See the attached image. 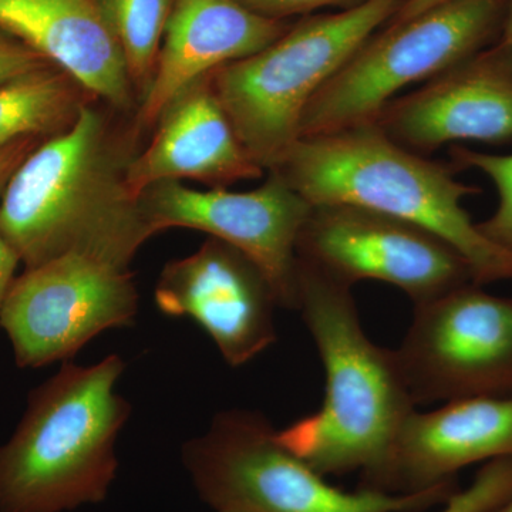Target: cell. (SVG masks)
Listing matches in <instances>:
<instances>
[{"mask_svg":"<svg viewBox=\"0 0 512 512\" xmlns=\"http://www.w3.org/2000/svg\"><path fill=\"white\" fill-rule=\"evenodd\" d=\"M0 28L73 77L94 99L121 113L137 110L104 0H0Z\"/></svg>","mask_w":512,"mask_h":512,"instance_id":"cell-17","label":"cell"},{"mask_svg":"<svg viewBox=\"0 0 512 512\" xmlns=\"http://www.w3.org/2000/svg\"><path fill=\"white\" fill-rule=\"evenodd\" d=\"M493 512H512V497L510 500L505 501L503 505L494 510Z\"/></svg>","mask_w":512,"mask_h":512,"instance_id":"cell-28","label":"cell"},{"mask_svg":"<svg viewBox=\"0 0 512 512\" xmlns=\"http://www.w3.org/2000/svg\"><path fill=\"white\" fill-rule=\"evenodd\" d=\"M296 256L350 288L365 279L396 286L414 306L474 282L466 259L437 235L357 205L312 207Z\"/></svg>","mask_w":512,"mask_h":512,"instance_id":"cell-10","label":"cell"},{"mask_svg":"<svg viewBox=\"0 0 512 512\" xmlns=\"http://www.w3.org/2000/svg\"><path fill=\"white\" fill-rule=\"evenodd\" d=\"M42 138L25 137L0 148V200L20 164L43 143Z\"/></svg>","mask_w":512,"mask_h":512,"instance_id":"cell-24","label":"cell"},{"mask_svg":"<svg viewBox=\"0 0 512 512\" xmlns=\"http://www.w3.org/2000/svg\"><path fill=\"white\" fill-rule=\"evenodd\" d=\"M245 8L265 18L282 20L288 16L302 15L328 6L353 8L365 0H238Z\"/></svg>","mask_w":512,"mask_h":512,"instance_id":"cell-23","label":"cell"},{"mask_svg":"<svg viewBox=\"0 0 512 512\" xmlns=\"http://www.w3.org/2000/svg\"><path fill=\"white\" fill-rule=\"evenodd\" d=\"M413 403L512 396V298L466 284L414 306L393 350Z\"/></svg>","mask_w":512,"mask_h":512,"instance_id":"cell-8","label":"cell"},{"mask_svg":"<svg viewBox=\"0 0 512 512\" xmlns=\"http://www.w3.org/2000/svg\"><path fill=\"white\" fill-rule=\"evenodd\" d=\"M288 29L238 0H174L153 83L134 116L137 133L154 130L165 107L192 83L261 52Z\"/></svg>","mask_w":512,"mask_h":512,"instance_id":"cell-16","label":"cell"},{"mask_svg":"<svg viewBox=\"0 0 512 512\" xmlns=\"http://www.w3.org/2000/svg\"><path fill=\"white\" fill-rule=\"evenodd\" d=\"M298 311L325 367V400L276 439L322 476H369L416 410L394 352L367 338L350 286L299 258Z\"/></svg>","mask_w":512,"mask_h":512,"instance_id":"cell-2","label":"cell"},{"mask_svg":"<svg viewBox=\"0 0 512 512\" xmlns=\"http://www.w3.org/2000/svg\"><path fill=\"white\" fill-rule=\"evenodd\" d=\"M104 3L140 104L156 74L174 0H104Z\"/></svg>","mask_w":512,"mask_h":512,"instance_id":"cell-19","label":"cell"},{"mask_svg":"<svg viewBox=\"0 0 512 512\" xmlns=\"http://www.w3.org/2000/svg\"><path fill=\"white\" fill-rule=\"evenodd\" d=\"M154 301L167 316H188L241 367L276 342L278 301L264 272L244 252L208 238L194 254L168 262Z\"/></svg>","mask_w":512,"mask_h":512,"instance_id":"cell-12","label":"cell"},{"mask_svg":"<svg viewBox=\"0 0 512 512\" xmlns=\"http://www.w3.org/2000/svg\"><path fill=\"white\" fill-rule=\"evenodd\" d=\"M453 164L397 146L376 124L299 138L274 173L312 207L349 204L427 229L466 259L474 284L512 279V254L481 234L463 207L480 188L461 183Z\"/></svg>","mask_w":512,"mask_h":512,"instance_id":"cell-3","label":"cell"},{"mask_svg":"<svg viewBox=\"0 0 512 512\" xmlns=\"http://www.w3.org/2000/svg\"><path fill=\"white\" fill-rule=\"evenodd\" d=\"M96 100L73 77L49 66L0 86V148L25 137L59 136Z\"/></svg>","mask_w":512,"mask_h":512,"instance_id":"cell-18","label":"cell"},{"mask_svg":"<svg viewBox=\"0 0 512 512\" xmlns=\"http://www.w3.org/2000/svg\"><path fill=\"white\" fill-rule=\"evenodd\" d=\"M19 264L18 254H16L15 249L10 247L9 242L0 232V315H2L10 288L15 282L16 269H18Z\"/></svg>","mask_w":512,"mask_h":512,"instance_id":"cell-25","label":"cell"},{"mask_svg":"<svg viewBox=\"0 0 512 512\" xmlns=\"http://www.w3.org/2000/svg\"><path fill=\"white\" fill-rule=\"evenodd\" d=\"M154 130L148 146L128 165V190L136 198L163 181L195 180L227 188L265 174L239 140L215 93L212 73L178 94Z\"/></svg>","mask_w":512,"mask_h":512,"instance_id":"cell-15","label":"cell"},{"mask_svg":"<svg viewBox=\"0 0 512 512\" xmlns=\"http://www.w3.org/2000/svg\"><path fill=\"white\" fill-rule=\"evenodd\" d=\"M376 126L412 153L426 156L456 141H512V55L503 43L477 52L390 101Z\"/></svg>","mask_w":512,"mask_h":512,"instance_id":"cell-13","label":"cell"},{"mask_svg":"<svg viewBox=\"0 0 512 512\" xmlns=\"http://www.w3.org/2000/svg\"><path fill=\"white\" fill-rule=\"evenodd\" d=\"M512 497V457L488 461L466 490H457L440 512H493Z\"/></svg>","mask_w":512,"mask_h":512,"instance_id":"cell-21","label":"cell"},{"mask_svg":"<svg viewBox=\"0 0 512 512\" xmlns=\"http://www.w3.org/2000/svg\"><path fill=\"white\" fill-rule=\"evenodd\" d=\"M49 66V60L0 28V86Z\"/></svg>","mask_w":512,"mask_h":512,"instance_id":"cell-22","label":"cell"},{"mask_svg":"<svg viewBox=\"0 0 512 512\" xmlns=\"http://www.w3.org/2000/svg\"><path fill=\"white\" fill-rule=\"evenodd\" d=\"M501 32H503L501 43L507 47L508 52L512 55V0H507V9H505L503 30Z\"/></svg>","mask_w":512,"mask_h":512,"instance_id":"cell-27","label":"cell"},{"mask_svg":"<svg viewBox=\"0 0 512 512\" xmlns=\"http://www.w3.org/2000/svg\"><path fill=\"white\" fill-rule=\"evenodd\" d=\"M404 0H365L302 20L261 52L212 72V84L239 140L268 171L301 138L316 93Z\"/></svg>","mask_w":512,"mask_h":512,"instance_id":"cell-5","label":"cell"},{"mask_svg":"<svg viewBox=\"0 0 512 512\" xmlns=\"http://www.w3.org/2000/svg\"><path fill=\"white\" fill-rule=\"evenodd\" d=\"M512 457V396L453 400L410 413L383 463L360 487L413 494L456 481L471 464Z\"/></svg>","mask_w":512,"mask_h":512,"instance_id":"cell-14","label":"cell"},{"mask_svg":"<svg viewBox=\"0 0 512 512\" xmlns=\"http://www.w3.org/2000/svg\"><path fill=\"white\" fill-rule=\"evenodd\" d=\"M181 460L212 510L254 512H423L444 504L456 481L413 494L345 491L282 446L264 414L225 410L202 436L184 444Z\"/></svg>","mask_w":512,"mask_h":512,"instance_id":"cell-6","label":"cell"},{"mask_svg":"<svg viewBox=\"0 0 512 512\" xmlns=\"http://www.w3.org/2000/svg\"><path fill=\"white\" fill-rule=\"evenodd\" d=\"M446 2H450V0H404L399 10L394 13L392 22H404V20L416 18L421 13Z\"/></svg>","mask_w":512,"mask_h":512,"instance_id":"cell-26","label":"cell"},{"mask_svg":"<svg viewBox=\"0 0 512 512\" xmlns=\"http://www.w3.org/2000/svg\"><path fill=\"white\" fill-rule=\"evenodd\" d=\"M138 299L127 268L92 256L63 255L16 276L0 328L16 365L39 369L69 362L106 330L133 325Z\"/></svg>","mask_w":512,"mask_h":512,"instance_id":"cell-9","label":"cell"},{"mask_svg":"<svg viewBox=\"0 0 512 512\" xmlns=\"http://www.w3.org/2000/svg\"><path fill=\"white\" fill-rule=\"evenodd\" d=\"M456 168H474L490 178L498 194L497 210L478 229L497 247L512 254V154H488L454 146L450 150Z\"/></svg>","mask_w":512,"mask_h":512,"instance_id":"cell-20","label":"cell"},{"mask_svg":"<svg viewBox=\"0 0 512 512\" xmlns=\"http://www.w3.org/2000/svg\"><path fill=\"white\" fill-rule=\"evenodd\" d=\"M138 136L89 101L20 164L0 200V232L25 269L69 254L128 269L153 237L127 185Z\"/></svg>","mask_w":512,"mask_h":512,"instance_id":"cell-1","label":"cell"},{"mask_svg":"<svg viewBox=\"0 0 512 512\" xmlns=\"http://www.w3.org/2000/svg\"><path fill=\"white\" fill-rule=\"evenodd\" d=\"M268 174L261 187L245 192L200 191L163 181L138 200L153 237L165 229L190 228L221 239L261 268L279 308L298 309L296 242L312 205L278 175Z\"/></svg>","mask_w":512,"mask_h":512,"instance_id":"cell-11","label":"cell"},{"mask_svg":"<svg viewBox=\"0 0 512 512\" xmlns=\"http://www.w3.org/2000/svg\"><path fill=\"white\" fill-rule=\"evenodd\" d=\"M217 512H254L251 510H247V508H241V507H228V508H222V510Z\"/></svg>","mask_w":512,"mask_h":512,"instance_id":"cell-29","label":"cell"},{"mask_svg":"<svg viewBox=\"0 0 512 512\" xmlns=\"http://www.w3.org/2000/svg\"><path fill=\"white\" fill-rule=\"evenodd\" d=\"M507 0H450L372 35L316 93L301 138L372 126L400 90L429 82L485 49L503 30Z\"/></svg>","mask_w":512,"mask_h":512,"instance_id":"cell-7","label":"cell"},{"mask_svg":"<svg viewBox=\"0 0 512 512\" xmlns=\"http://www.w3.org/2000/svg\"><path fill=\"white\" fill-rule=\"evenodd\" d=\"M126 366L119 355L92 366L63 362L29 393L18 427L0 446V512H69L106 500L131 414L116 392Z\"/></svg>","mask_w":512,"mask_h":512,"instance_id":"cell-4","label":"cell"}]
</instances>
